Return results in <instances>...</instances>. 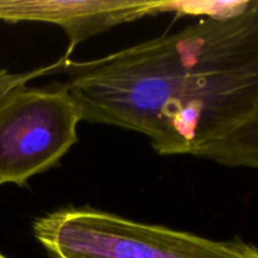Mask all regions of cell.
<instances>
[{"label": "cell", "mask_w": 258, "mask_h": 258, "mask_svg": "<svg viewBox=\"0 0 258 258\" xmlns=\"http://www.w3.org/2000/svg\"><path fill=\"white\" fill-rule=\"evenodd\" d=\"M63 72L82 121L143 134L159 155H196L258 102V0L96 59L70 58Z\"/></svg>", "instance_id": "obj_1"}, {"label": "cell", "mask_w": 258, "mask_h": 258, "mask_svg": "<svg viewBox=\"0 0 258 258\" xmlns=\"http://www.w3.org/2000/svg\"><path fill=\"white\" fill-rule=\"evenodd\" d=\"M32 233L50 258H258V247L238 237L211 239L91 206L42 214Z\"/></svg>", "instance_id": "obj_2"}, {"label": "cell", "mask_w": 258, "mask_h": 258, "mask_svg": "<svg viewBox=\"0 0 258 258\" xmlns=\"http://www.w3.org/2000/svg\"><path fill=\"white\" fill-rule=\"evenodd\" d=\"M81 108L66 83L19 86L0 101V186H25L78 141Z\"/></svg>", "instance_id": "obj_3"}, {"label": "cell", "mask_w": 258, "mask_h": 258, "mask_svg": "<svg viewBox=\"0 0 258 258\" xmlns=\"http://www.w3.org/2000/svg\"><path fill=\"white\" fill-rule=\"evenodd\" d=\"M66 60L67 59L60 57L59 59L55 60L52 64L44 66V67H39L37 70L28 71V72L23 73H13L5 70V68H0V101L12 90L19 87V86L27 85L29 81L34 80V78L50 75V73L54 72H60L63 70Z\"/></svg>", "instance_id": "obj_6"}, {"label": "cell", "mask_w": 258, "mask_h": 258, "mask_svg": "<svg viewBox=\"0 0 258 258\" xmlns=\"http://www.w3.org/2000/svg\"><path fill=\"white\" fill-rule=\"evenodd\" d=\"M0 258H9V257H7V256H5V254H3L2 252H0Z\"/></svg>", "instance_id": "obj_7"}, {"label": "cell", "mask_w": 258, "mask_h": 258, "mask_svg": "<svg viewBox=\"0 0 258 258\" xmlns=\"http://www.w3.org/2000/svg\"><path fill=\"white\" fill-rule=\"evenodd\" d=\"M174 2L160 0H0V22L49 23L66 33L63 58L85 40L125 23L173 12Z\"/></svg>", "instance_id": "obj_4"}, {"label": "cell", "mask_w": 258, "mask_h": 258, "mask_svg": "<svg viewBox=\"0 0 258 258\" xmlns=\"http://www.w3.org/2000/svg\"><path fill=\"white\" fill-rule=\"evenodd\" d=\"M194 156L228 168L258 170V102L246 117L202 146Z\"/></svg>", "instance_id": "obj_5"}]
</instances>
